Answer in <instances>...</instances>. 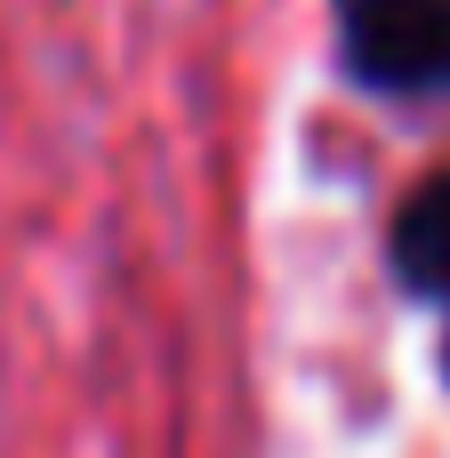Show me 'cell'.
<instances>
[{"instance_id":"1","label":"cell","mask_w":450,"mask_h":458,"mask_svg":"<svg viewBox=\"0 0 450 458\" xmlns=\"http://www.w3.org/2000/svg\"><path fill=\"white\" fill-rule=\"evenodd\" d=\"M338 48L362 89L450 97V0H338Z\"/></svg>"},{"instance_id":"2","label":"cell","mask_w":450,"mask_h":458,"mask_svg":"<svg viewBox=\"0 0 450 458\" xmlns=\"http://www.w3.org/2000/svg\"><path fill=\"white\" fill-rule=\"evenodd\" d=\"M395 274L411 298H450V169L395 209Z\"/></svg>"},{"instance_id":"3","label":"cell","mask_w":450,"mask_h":458,"mask_svg":"<svg viewBox=\"0 0 450 458\" xmlns=\"http://www.w3.org/2000/svg\"><path fill=\"white\" fill-rule=\"evenodd\" d=\"M443 370H450V346H443Z\"/></svg>"}]
</instances>
